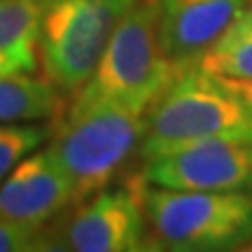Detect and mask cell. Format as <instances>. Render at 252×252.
Listing matches in <instances>:
<instances>
[{"label": "cell", "mask_w": 252, "mask_h": 252, "mask_svg": "<svg viewBox=\"0 0 252 252\" xmlns=\"http://www.w3.org/2000/svg\"><path fill=\"white\" fill-rule=\"evenodd\" d=\"M203 140H252V82L182 65L157 98L143 135V159Z\"/></svg>", "instance_id": "1"}, {"label": "cell", "mask_w": 252, "mask_h": 252, "mask_svg": "<svg viewBox=\"0 0 252 252\" xmlns=\"http://www.w3.org/2000/svg\"><path fill=\"white\" fill-rule=\"evenodd\" d=\"M182 65L166 54L152 0H135L72 105L126 103L150 110Z\"/></svg>", "instance_id": "2"}, {"label": "cell", "mask_w": 252, "mask_h": 252, "mask_svg": "<svg viewBox=\"0 0 252 252\" xmlns=\"http://www.w3.org/2000/svg\"><path fill=\"white\" fill-rule=\"evenodd\" d=\"M147 231L173 252L243 250L252 243V191H194L147 185L140 178Z\"/></svg>", "instance_id": "3"}, {"label": "cell", "mask_w": 252, "mask_h": 252, "mask_svg": "<svg viewBox=\"0 0 252 252\" xmlns=\"http://www.w3.org/2000/svg\"><path fill=\"white\" fill-rule=\"evenodd\" d=\"M150 110L126 103L72 105L47 145L72 185L75 203L105 189L145 135Z\"/></svg>", "instance_id": "4"}, {"label": "cell", "mask_w": 252, "mask_h": 252, "mask_svg": "<svg viewBox=\"0 0 252 252\" xmlns=\"http://www.w3.org/2000/svg\"><path fill=\"white\" fill-rule=\"evenodd\" d=\"M133 2L135 0H42L40 61L47 80L61 91L80 89Z\"/></svg>", "instance_id": "5"}, {"label": "cell", "mask_w": 252, "mask_h": 252, "mask_svg": "<svg viewBox=\"0 0 252 252\" xmlns=\"http://www.w3.org/2000/svg\"><path fill=\"white\" fill-rule=\"evenodd\" d=\"M84 203V201H82ZM49 250L140 252L150 248L147 220L140 201V180L119 189H100L56 236L47 234Z\"/></svg>", "instance_id": "6"}, {"label": "cell", "mask_w": 252, "mask_h": 252, "mask_svg": "<svg viewBox=\"0 0 252 252\" xmlns=\"http://www.w3.org/2000/svg\"><path fill=\"white\" fill-rule=\"evenodd\" d=\"M143 182L194 191H252V140H203L145 159Z\"/></svg>", "instance_id": "7"}, {"label": "cell", "mask_w": 252, "mask_h": 252, "mask_svg": "<svg viewBox=\"0 0 252 252\" xmlns=\"http://www.w3.org/2000/svg\"><path fill=\"white\" fill-rule=\"evenodd\" d=\"M75 203L72 185L49 147L24 157L0 182V217L28 226H45Z\"/></svg>", "instance_id": "8"}, {"label": "cell", "mask_w": 252, "mask_h": 252, "mask_svg": "<svg viewBox=\"0 0 252 252\" xmlns=\"http://www.w3.org/2000/svg\"><path fill=\"white\" fill-rule=\"evenodd\" d=\"M166 54L178 65L201 56L224 26L245 7V0H152Z\"/></svg>", "instance_id": "9"}, {"label": "cell", "mask_w": 252, "mask_h": 252, "mask_svg": "<svg viewBox=\"0 0 252 252\" xmlns=\"http://www.w3.org/2000/svg\"><path fill=\"white\" fill-rule=\"evenodd\" d=\"M42 0H0V77L35 72Z\"/></svg>", "instance_id": "10"}, {"label": "cell", "mask_w": 252, "mask_h": 252, "mask_svg": "<svg viewBox=\"0 0 252 252\" xmlns=\"http://www.w3.org/2000/svg\"><path fill=\"white\" fill-rule=\"evenodd\" d=\"M65 100L52 80L19 72L0 77V124L45 122L63 115Z\"/></svg>", "instance_id": "11"}, {"label": "cell", "mask_w": 252, "mask_h": 252, "mask_svg": "<svg viewBox=\"0 0 252 252\" xmlns=\"http://www.w3.org/2000/svg\"><path fill=\"white\" fill-rule=\"evenodd\" d=\"M196 65L252 82V7H243L201 52Z\"/></svg>", "instance_id": "12"}, {"label": "cell", "mask_w": 252, "mask_h": 252, "mask_svg": "<svg viewBox=\"0 0 252 252\" xmlns=\"http://www.w3.org/2000/svg\"><path fill=\"white\" fill-rule=\"evenodd\" d=\"M52 138V128L42 122L0 124V182L9 175L24 157L35 152Z\"/></svg>", "instance_id": "13"}, {"label": "cell", "mask_w": 252, "mask_h": 252, "mask_svg": "<svg viewBox=\"0 0 252 252\" xmlns=\"http://www.w3.org/2000/svg\"><path fill=\"white\" fill-rule=\"evenodd\" d=\"M49 250L45 226H28L0 217V252Z\"/></svg>", "instance_id": "14"}]
</instances>
